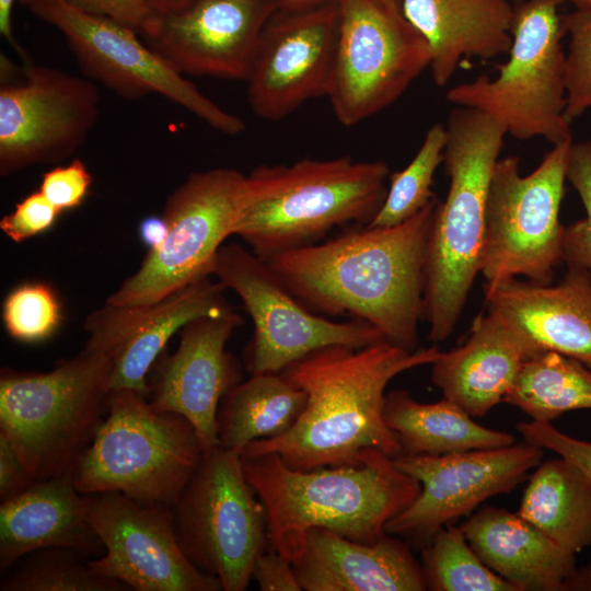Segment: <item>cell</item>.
<instances>
[{
	"mask_svg": "<svg viewBox=\"0 0 591 591\" xmlns=\"http://www.w3.org/2000/svg\"><path fill=\"white\" fill-rule=\"evenodd\" d=\"M438 198L394 227H358L323 243L264 259L317 314L347 316L415 351L422 320L425 262Z\"/></svg>",
	"mask_w": 591,
	"mask_h": 591,
	"instance_id": "obj_1",
	"label": "cell"
},
{
	"mask_svg": "<svg viewBox=\"0 0 591 591\" xmlns=\"http://www.w3.org/2000/svg\"><path fill=\"white\" fill-rule=\"evenodd\" d=\"M440 352L436 346L408 351L380 340L309 354L281 371L306 393L301 416L285 434L250 442L241 456L276 453L288 466L309 471L361 465L373 451L399 455L384 420L385 389L402 372L431 364Z\"/></svg>",
	"mask_w": 591,
	"mask_h": 591,
	"instance_id": "obj_2",
	"label": "cell"
},
{
	"mask_svg": "<svg viewBox=\"0 0 591 591\" xmlns=\"http://www.w3.org/2000/svg\"><path fill=\"white\" fill-rule=\"evenodd\" d=\"M245 477L267 514L268 547L290 561L306 532L323 528L361 543H375L390 520L420 491L393 459L371 452L361 465L309 471L288 466L276 453L241 456Z\"/></svg>",
	"mask_w": 591,
	"mask_h": 591,
	"instance_id": "obj_3",
	"label": "cell"
},
{
	"mask_svg": "<svg viewBox=\"0 0 591 591\" xmlns=\"http://www.w3.org/2000/svg\"><path fill=\"white\" fill-rule=\"evenodd\" d=\"M389 165L351 157L259 165L232 235L263 259L318 243L337 227L369 224L385 199Z\"/></svg>",
	"mask_w": 591,
	"mask_h": 591,
	"instance_id": "obj_4",
	"label": "cell"
},
{
	"mask_svg": "<svg viewBox=\"0 0 591 591\" xmlns=\"http://www.w3.org/2000/svg\"><path fill=\"white\" fill-rule=\"evenodd\" d=\"M443 165L450 178L428 236L422 320L433 343L453 332L480 273L488 187L507 135L478 111L456 106L445 124Z\"/></svg>",
	"mask_w": 591,
	"mask_h": 591,
	"instance_id": "obj_5",
	"label": "cell"
},
{
	"mask_svg": "<svg viewBox=\"0 0 591 591\" xmlns=\"http://www.w3.org/2000/svg\"><path fill=\"white\" fill-rule=\"evenodd\" d=\"M113 358L82 349L48 372H0V432L34 480L72 473L113 390Z\"/></svg>",
	"mask_w": 591,
	"mask_h": 591,
	"instance_id": "obj_6",
	"label": "cell"
},
{
	"mask_svg": "<svg viewBox=\"0 0 591 591\" xmlns=\"http://www.w3.org/2000/svg\"><path fill=\"white\" fill-rule=\"evenodd\" d=\"M205 447L182 415L153 409L147 396L112 390L107 416L72 471L84 495L119 491L173 506L197 470Z\"/></svg>",
	"mask_w": 591,
	"mask_h": 591,
	"instance_id": "obj_7",
	"label": "cell"
},
{
	"mask_svg": "<svg viewBox=\"0 0 591 591\" xmlns=\"http://www.w3.org/2000/svg\"><path fill=\"white\" fill-rule=\"evenodd\" d=\"M559 0H521L514 5L512 44L497 77L452 86L447 100L486 114L507 134L553 146L572 139L565 117V30Z\"/></svg>",
	"mask_w": 591,
	"mask_h": 591,
	"instance_id": "obj_8",
	"label": "cell"
},
{
	"mask_svg": "<svg viewBox=\"0 0 591 591\" xmlns=\"http://www.w3.org/2000/svg\"><path fill=\"white\" fill-rule=\"evenodd\" d=\"M568 140L554 144L530 174H520L515 155L493 170L485 212L480 273L486 283L523 276L549 285L564 263L565 224L559 212L565 193Z\"/></svg>",
	"mask_w": 591,
	"mask_h": 591,
	"instance_id": "obj_9",
	"label": "cell"
},
{
	"mask_svg": "<svg viewBox=\"0 0 591 591\" xmlns=\"http://www.w3.org/2000/svg\"><path fill=\"white\" fill-rule=\"evenodd\" d=\"M248 484L241 454L205 450L194 475L171 506L187 558L224 591H244L256 558L267 549L266 509Z\"/></svg>",
	"mask_w": 591,
	"mask_h": 591,
	"instance_id": "obj_10",
	"label": "cell"
},
{
	"mask_svg": "<svg viewBox=\"0 0 591 591\" xmlns=\"http://www.w3.org/2000/svg\"><path fill=\"white\" fill-rule=\"evenodd\" d=\"M247 175L231 167L190 173L166 198L163 243L105 302L119 305L159 301L186 285L211 276L215 256L232 235L243 206Z\"/></svg>",
	"mask_w": 591,
	"mask_h": 591,
	"instance_id": "obj_11",
	"label": "cell"
},
{
	"mask_svg": "<svg viewBox=\"0 0 591 591\" xmlns=\"http://www.w3.org/2000/svg\"><path fill=\"white\" fill-rule=\"evenodd\" d=\"M28 9L63 35L88 79L126 100L159 94L228 136L245 130L241 117L207 97L135 30L65 0H39Z\"/></svg>",
	"mask_w": 591,
	"mask_h": 591,
	"instance_id": "obj_12",
	"label": "cell"
},
{
	"mask_svg": "<svg viewBox=\"0 0 591 591\" xmlns=\"http://www.w3.org/2000/svg\"><path fill=\"white\" fill-rule=\"evenodd\" d=\"M327 95L350 127L393 104L430 67L422 36L383 0H339Z\"/></svg>",
	"mask_w": 591,
	"mask_h": 591,
	"instance_id": "obj_13",
	"label": "cell"
},
{
	"mask_svg": "<svg viewBox=\"0 0 591 591\" xmlns=\"http://www.w3.org/2000/svg\"><path fill=\"white\" fill-rule=\"evenodd\" d=\"M211 276L237 294L252 318L254 332L243 355L251 374L281 372L324 347L362 348L385 340L368 323L335 322L311 311L263 258L240 244L219 248Z\"/></svg>",
	"mask_w": 591,
	"mask_h": 591,
	"instance_id": "obj_14",
	"label": "cell"
},
{
	"mask_svg": "<svg viewBox=\"0 0 591 591\" xmlns=\"http://www.w3.org/2000/svg\"><path fill=\"white\" fill-rule=\"evenodd\" d=\"M23 63L22 81L0 86L1 176L65 161L84 143L101 112L94 81Z\"/></svg>",
	"mask_w": 591,
	"mask_h": 591,
	"instance_id": "obj_15",
	"label": "cell"
},
{
	"mask_svg": "<svg viewBox=\"0 0 591 591\" xmlns=\"http://www.w3.org/2000/svg\"><path fill=\"white\" fill-rule=\"evenodd\" d=\"M88 520L104 547L103 556L90 560L97 575L136 591L222 590L184 554L171 506L99 493L89 495Z\"/></svg>",
	"mask_w": 591,
	"mask_h": 591,
	"instance_id": "obj_16",
	"label": "cell"
},
{
	"mask_svg": "<svg viewBox=\"0 0 591 591\" xmlns=\"http://www.w3.org/2000/svg\"><path fill=\"white\" fill-rule=\"evenodd\" d=\"M542 456L543 449L525 441L440 455L399 454L393 457L394 465L417 479L420 491L389 521L385 532L424 547L442 526L468 514L489 497L513 489Z\"/></svg>",
	"mask_w": 591,
	"mask_h": 591,
	"instance_id": "obj_17",
	"label": "cell"
},
{
	"mask_svg": "<svg viewBox=\"0 0 591 591\" xmlns=\"http://www.w3.org/2000/svg\"><path fill=\"white\" fill-rule=\"evenodd\" d=\"M338 21V2L274 13L246 79L254 114L280 120L306 101L327 95Z\"/></svg>",
	"mask_w": 591,
	"mask_h": 591,
	"instance_id": "obj_18",
	"label": "cell"
},
{
	"mask_svg": "<svg viewBox=\"0 0 591 591\" xmlns=\"http://www.w3.org/2000/svg\"><path fill=\"white\" fill-rule=\"evenodd\" d=\"M225 290L219 280L205 276L155 302H105L84 321L88 339L83 349L113 358V390L148 396L150 370L175 333L197 317L234 311Z\"/></svg>",
	"mask_w": 591,
	"mask_h": 591,
	"instance_id": "obj_19",
	"label": "cell"
},
{
	"mask_svg": "<svg viewBox=\"0 0 591 591\" xmlns=\"http://www.w3.org/2000/svg\"><path fill=\"white\" fill-rule=\"evenodd\" d=\"M276 11L271 0H198L182 12L159 14L140 35L184 76L246 81Z\"/></svg>",
	"mask_w": 591,
	"mask_h": 591,
	"instance_id": "obj_20",
	"label": "cell"
},
{
	"mask_svg": "<svg viewBox=\"0 0 591 591\" xmlns=\"http://www.w3.org/2000/svg\"><path fill=\"white\" fill-rule=\"evenodd\" d=\"M242 323L235 311L190 321L179 331L176 350L161 354L150 370V406L185 417L206 450L218 447L220 404L241 382V366L225 345Z\"/></svg>",
	"mask_w": 591,
	"mask_h": 591,
	"instance_id": "obj_21",
	"label": "cell"
},
{
	"mask_svg": "<svg viewBox=\"0 0 591 591\" xmlns=\"http://www.w3.org/2000/svg\"><path fill=\"white\" fill-rule=\"evenodd\" d=\"M485 299L488 312L542 350L559 352L591 369V271L568 267L555 286L517 278L486 283Z\"/></svg>",
	"mask_w": 591,
	"mask_h": 591,
	"instance_id": "obj_22",
	"label": "cell"
},
{
	"mask_svg": "<svg viewBox=\"0 0 591 591\" xmlns=\"http://www.w3.org/2000/svg\"><path fill=\"white\" fill-rule=\"evenodd\" d=\"M542 350L529 337L488 312L475 317L463 345L440 352L431 381L443 397L482 417L514 385L523 366Z\"/></svg>",
	"mask_w": 591,
	"mask_h": 591,
	"instance_id": "obj_23",
	"label": "cell"
},
{
	"mask_svg": "<svg viewBox=\"0 0 591 591\" xmlns=\"http://www.w3.org/2000/svg\"><path fill=\"white\" fill-rule=\"evenodd\" d=\"M305 591H422L421 564L407 544L386 534L361 543L323 528L306 532L291 561Z\"/></svg>",
	"mask_w": 591,
	"mask_h": 591,
	"instance_id": "obj_24",
	"label": "cell"
},
{
	"mask_svg": "<svg viewBox=\"0 0 591 591\" xmlns=\"http://www.w3.org/2000/svg\"><path fill=\"white\" fill-rule=\"evenodd\" d=\"M89 495L72 473L34 482L0 506V569L5 572L25 555L63 547L86 556L104 551L88 520Z\"/></svg>",
	"mask_w": 591,
	"mask_h": 591,
	"instance_id": "obj_25",
	"label": "cell"
},
{
	"mask_svg": "<svg viewBox=\"0 0 591 591\" xmlns=\"http://www.w3.org/2000/svg\"><path fill=\"white\" fill-rule=\"evenodd\" d=\"M514 5L512 0H401V13L426 40L433 82L444 86L463 59L509 53Z\"/></svg>",
	"mask_w": 591,
	"mask_h": 591,
	"instance_id": "obj_26",
	"label": "cell"
},
{
	"mask_svg": "<svg viewBox=\"0 0 591 591\" xmlns=\"http://www.w3.org/2000/svg\"><path fill=\"white\" fill-rule=\"evenodd\" d=\"M460 528L480 560L517 591H564L577 569L573 554L518 513L484 507Z\"/></svg>",
	"mask_w": 591,
	"mask_h": 591,
	"instance_id": "obj_27",
	"label": "cell"
},
{
	"mask_svg": "<svg viewBox=\"0 0 591 591\" xmlns=\"http://www.w3.org/2000/svg\"><path fill=\"white\" fill-rule=\"evenodd\" d=\"M384 420L394 433L401 454L440 455L495 449L514 443L511 433L484 427L455 403H420L405 390L385 395Z\"/></svg>",
	"mask_w": 591,
	"mask_h": 591,
	"instance_id": "obj_28",
	"label": "cell"
},
{
	"mask_svg": "<svg viewBox=\"0 0 591 591\" xmlns=\"http://www.w3.org/2000/svg\"><path fill=\"white\" fill-rule=\"evenodd\" d=\"M517 513L576 555L591 545V480L563 456L540 463Z\"/></svg>",
	"mask_w": 591,
	"mask_h": 591,
	"instance_id": "obj_29",
	"label": "cell"
},
{
	"mask_svg": "<svg viewBox=\"0 0 591 591\" xmlns=\"http://www.w3.org/2000/svg\"><path fill=\"white\" fill-rule=\"evenodd\" d=\"M306 398L281 372L251 374L220 404L218 447L241 454L250 442L285 434L301 416Z\"/></svg>",
	"mask_w": 591,
	"mask_h": 591,
	"instance_id": "obj_30",
	"label": "cell"
},
{
	"mask_svg": "<svg viewBox=\"0 0 591 591\" xmlns=\"http://www.w3.org/2000/svg\"><path fill=\"white\" fill-rule=\"evenodd\" d=\"M503 403L549 422L565 413L591 409V369L559 352L541 351L525 362Z\"/></svg>",
	"mask_w": 591,
	"mask_h": 591,
	"instance_id": "obj_31",
	"label": "cell"
},
{
	"mask_svg": "<svg viewBox=\"0 0 591 591\" xmlns=\"http://www.w3.org/2000/svg\"><path fill=\"white\" fill-rule=\"evenodd\" d=\"M86 555L63 547L32 552L2 576L1 591H123L121 582L97 575Z\"/></svg>",
	"mask_w": 591,
	"mask_h": 591,
	"instance_id": "obj_32",
	"label": "cell"
},
{
	"mask_svg": "<svg viewBox=\"0 0 591 591\" xmlns=\"http://www.w3.org/2000/svg\"><path fill=\"white\" fill-rule=\"evenodd\" d=\"M421 566L432 591H517L480 560L462 529L451 523L424 546Z\"/></svg>",
	"mask_w": 591,
	"mask_h": 591,
	"instance_id": "obj_33",
	"label": "cell"
},
{
	"mask_svg": "<svg viewBox=\"0 0 591 591\" xmlns=\"http://www.w3.org/2000/svg\"><path fill=\"white\" fill-rule=\"evenodd\" d=\"M445 142V125L433 124L410 163L401 171L390 173V186L383 205L367 225H397L415 216L436 197L431 185L443 161Z\"/></svg>",
	"mask_w": 591,
	"mask_h": 591,
	"instance_id": "obj_34",
	"label": "cell"
},
{
	"mask_svg": "<svg viewBox=\"0 0 591 591\" xmlns=\"http://www.w3.org/2000/svg\"><path fill=\"white\" fill-rule=\"evenodd\" d=\"M2 320L13 339L42 343L59 329L63 320L62 306L51 286L40 281L23 282L7 294Z\"/></svg>",
	"mask_w": 591,
	"mask_h": 591,
	"instance_id": "obj_35",
	"label": "cell"
},
{
	"mask_svg": "<svg viewBox=\"0 0 591 591\" xmlns=\"http://www.w3.org/2000/svg\"><path fill=\"white\" fill-rule=\"evenodd\" d=\"M565 36V117L571 124L591 108V9L561 14Z\"/></svg>",
	"mask_w": 591,
	"mask_h": 591,
	"instance_id": "obj_36",
	"label": "cell"
},
{
	"mask_svg": "<svg viewBox=\"0 0 591 591\" xmlns=\"http://www.w3.org/2000/svg\"><path fill=\"white\" fill-rule=\"evenodd\" d=\"M566 181L579 195L586 217L565 225L564 263L591 271V139L571 142Z\"/></svg>",
	"mask_w": 591,
	"mask_h": 591,
	"instance_id": "obj_37",
	"label": "cell"
},
{
	"mask_svg": "<svg viewBox=\"0 0 591 591\" xmlns=\"http://www.w3.org/2000/svg\"><path fill=\"white\" fill-rule=\"evenodd\" d=\"M60 211L37 189L21 199L14 209L0 220V230L15 243L49 230Z\"/></svg>",
	"mask_w": 591,
	"mask_h": 591,
	"instance_id": "obj_38",
	"label": "cell"
},
{
	"mask_svg": "<svg viewBox=\"0 0 591 591\" xmlns=\"http://www.w3.org/2000/svg\"><path fill=\"white\" fill-rule=\"evenodd\" d=\"M93 177L85 163L73 159L66 165L56 166L46 172L38 190L60 212L80 206L85 199Z\"/></svg>",
	"mask_w": 591,
	"mask_h": 591,
	"instance_id": "obj_39",
	"label": "cell"
},
{
	"mask_svg": "<svg viewBox=\"0 0 591 591\" xmlns=\"http://www.w3.org/2000/svg\"><path fill=\"white\" fill-rule=\"evenodd\" d=\"M517 429L525 442L551 450L569 460L591 480V442L576 439L557 430L549 421L520 422Z\"/></svg>",
	"mask_w": 591,
	"mask_h": 591,
	"instance_id": "obj_40",
	"label": "cell"
},
{
	"mask_svg": "<svg viewBox=\"0 0 591 591\" xmlns=\"http://www.w3.org/2000/svg\"><path fill=\"white\" fill-rule=\"evenodd\" d=\"M141 34L159 14L147 0H65Z\"/></svg>",
	"mask_w": 591,
	"mask_h": 591,
	"instance_id": "obj_41",
	"label": "cell"
},
{
	"mask_svg": "<svg viewBox=\"0 0 591 591\" xmlns=\"http://www.w3.org/2000/svg\"><path fill=\"white\" fill-rule=\"evenodd\" d=\"M252 579L262 591H301L292 563L276 551L269 548L255 560Z\"/></svg>",
	"mask_w": 591,
	"mask_h": 591,
	"instance_id": "obj_42",
	"label": "cell"
},
{
	"mask_svg": "<svg viewBox=\"0 0 591 591\" xmlns=\"http://www.w3.org/2000/svg\"><path fill=\"white\" fill-rule=\"evenodd\" d=\"M27 466L10 442L0 432V498L1 501L19 495L34 483Z\"/></svg>",
	"mask_w": 591,
	"mask_h": 591,
	"instance_id": "obj_43",
	"label": "cell"
},
{
	"mask_svg": "<svg viewBox=\"0 0 591 591\" xmlns=\"http://www.w3.org/2000/svg\"><path fill=\"white\" fill-rule=\"evenodd\" d=\"M166 234L167 223L162 215L148 216L139 224V236L149 251L158 248Z\"/></svg>",
	"mask_w": 591,
	"mask_h": 591,
	"instance_id": "obj_44",
	"label": "cell"
},
{
	"mask_svg": "<svg viewBox=\"0 0 591 591\" xmlns=\"http://www.w3.org/2000/svg\"><path fill=\"white\" fill-rule=\"evenodd\" d=\"M18 0H0V34L21 56L23 62H28L31 58L25 50L19 45L13 36L12 30V10L14 2Z\"/></svg>",
	"mask_w": 591,
	"mask_h": 591,
	"instance_id": "obj_45",
	"label": "cell"
},
{
	"mask_svg": "<svg viewBox=\"0 0 591 591\" xmlns=\"http://www.w3.org/2000/svg\"><path fill=\"white\" fill-rule=\"evenodd\" d=\"M564 591H591V560L580 568L577 567L566 582Z\"/></svg>",
	"mask_w": 591,
	"mask_h": 591,
	"instance_id": "obj_46",
	"label": "cell"
},
{
	"mask_svg": "<svg viewBox=\"0 0 591 591\" xmlns=\"http://www.w3.org/2000/svg\"><path fill=\"white\" fill-rule=\"evenodd\" d=\"M152 9L160 15L182 12L198 0H147Z\"/></svg>",
	"mask_w": 591,
	"mask_h": 591,
	"instance_id": "obj_47",
	"label": "cell"
},
{
	"mask_svg": "<svg viewBox=\"0 0 591 591\" xmlns=\"http://www.w3.org/2000/svg\"><path fill=\"white\" fill-rule=\"evenodd\" d=\"M278 11H300L320 5L336 3L339 0H271Z\"/></svg>",
	"mask_w": 591,
	"mask_h": 591,
	"instance_id": "obj_48",
	"label": "cell"
},
{
	"mask_svg": "<svg viewBox=\"0 0 591 591\" xmlns=\"http://www.w3.org/2000/svg\"><path fill=\"white\" fill-rule=\"evenodd\" d=\"M559 1H561L563 3L568 1L572 3L575 8L591 9V0H559Z\"/></svg>",
	"mask_w": 591,
	"mask_h": 591,
	"instance_id": "obj_49",
	"label": "cell"
},
{
	"mask_svg": "<svg viewBox=\"0 0 591 591\" xmlns=\"http://www.w3.org/2000/svg\"><path fill=\"white\" fill-rule=\"evenodd\" d=\"M387 7L394 11L401 12V0H383Z\"/></svg>",
	"mask_w": 591,
	"mask_h": 591,
	"instance_id": "obj_50",
	"label": "cell"
},
{
	"mask_svg": "<svg viewBox=\"0 0 591 591\" xmlns=\"http://www.w3.org/2000/svg\"><path fill=\"white\" fill-rule=\"evenodd\" d=\"M37 1H39V0H18L19 3H21V4H23V5L27 7V8L30 5H32L33 3L37 2Z\"/></svg>",
	"mask_w": 591,
	"mask_h": 591,
	"instance_id": "obj_51",
	"label": "cell"
},
{
	"mask_svg": "<svg viewBox=\"0 0 591 591\" xmlns=\"http://www.w3.org/2000/svg\"><path fill=\"white\" fill-rule=\"evenodd\" d=\"M512 1H513V2H519V1H521V0H512Z\"/></svg>",
	"mask_w": 591,
	"mask_h": 591,
	"instance_id": "obj_52",
	"label": "cell"
}]
</instances>
